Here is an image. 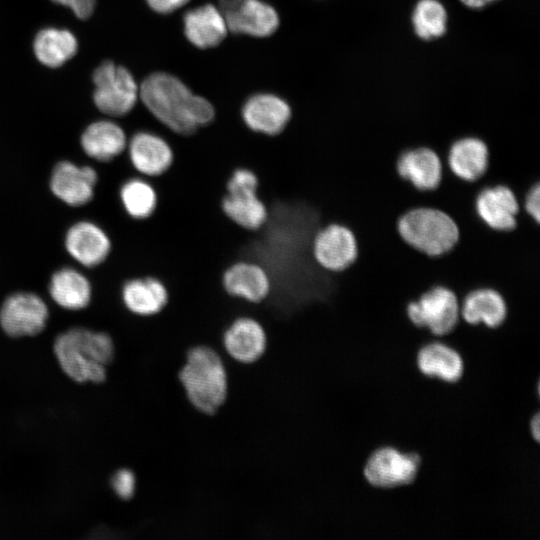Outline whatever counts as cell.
Instances as JSON below:
<instances>
[{"label": "cell", "instance_id": "1", "mask_svg": "<svg viewBox=\"0 0 540 540\" xmlns=\"http://www.w3.org/2000/svg\"><path fill=\"white\" fill-rule=\"evenodd\" d=\"M140 96L155 118L180 135L196 132L215 115L208 100L193 94L180 79L165 72L149 75L141 85Z\"/></svg>", "mask_w": 540, "mask_h": 540}, {"label": "cell", "instance_id": "2", "mask_svg": "<svg viewBox=\"0 0 540 540\" xmlns=\"http://www.w3.org/2000/svg\"><path fill=\"white\" fill-rule=\"evenodd\" d=\"M53 352L61 370L71 380L100 384L106 380L115 346L105 332L74 327L55 338Z\"/></svg>", "mask_w": 540, "mask_h": 540}, {"label": "cell", "instance_id": "3", "mask_svg": "<svg viewBox=\"0 0 540 540\" xmlns=\"http://www.w3.org/2000/svg\"><path fill=\"white\" fill-rule=\"evenodd\" d=\"M400 238L412 249L429 257L450 252L460 236L459 226L446 211L434 206H415L396 223Z\"/></svg>", "mask_w": 540, "mask_h": 540}, {"label": "cell", "instance_id": "4", "mask_svg": "<svg viewBox=\"0 0 540 540\" xmlns=\"http://www.w3.org/2000/svg\"><path fill=\"white\" fill-rule=\"evenodd\" d=\"M179 377L190 403L203 413L216 412L227 397L226 369L219 354L210 347L190 349Z\"/></svg>", "mask_w": 540, "mask_h": 540}, {"label": "cell", "instance_id": "5", "mask_svg": "<svg viewBox=\"0 0 540 540\" xmlns=\"http://www.w3.org/2000/svg\"><path fill=\"white\" fill-rule=\"evenodd\" d=\"M405 313L412 325L435 338L450 335L461 322L460 298L450 287L436 284L406 304Z\"/></svg>", "mask_w": 540, "mask_h": 540}, {"label": "cell", "instance_id": "6", "mask_svg": "<svg viewBox=\"0 0 540 540\" xmlns=\"http://www.w3.org/2000/svg\"><path fill=\"white\" fill-rule=\"evenodd\" d=\"M422 464L418 452H404L394 446H381L366 458L362 476L373 489L394 490L413 484Z\"/></svg>", "mask_w": 540, "mask_h": 540}, {"label": "cell", "instance_id": "7", "mask_svg": "<svg viewBox=\"0 0 540 540\" xmlns=\"http://www.w3.org/2000/svg\"><path fill=\"white\" fill-rule=\"evenodd\" d=\"M310 255L317 267L329 273H340L352 266L359 255L358 239L346 224L332 221L320 226L312 235Z\"/></svg>", "mask_w": 540, "mask_h": 540}, {"label": "cell", "instance_id": "8", "mask_svg": "<svg viewBox=\"0 0 540 540\" xmlns=\"http://www.w3.org/2000/svg\"><path fill=\"white\" fill-rule=\"evenodd\" d=\"M94 102L97 108L111 116H122L134 107L138 87L132 74L113 62H103L93 74Z\"/></svg>", "mask_w": 540, "mask_h": 540}, {"label": "cell", "instance_id": "9", "mask_svg": "<svg viewBox=\"0 0 540 540\" xmlns=\"http://www.w3.org/2000/svg\"><path fill=\"white\" fill-rule=\"evenodd\" d=\"M49 310L37 294L17 292L8 296L0 307V326L10 337H29L41 333Z\"/></svg>", "mask_w": 540, "mask_h": 540}, {"label": "cell", "instance_id": "10", "mask_svg": "<svg viewBox=\"0 0 540 540\" xmlns=\"http://www.w3.org/2000/svg\"><path fill=\"white\" fill-rule=\"evenodd\" d=\"M478 219L496 232H509L518 223L521 205L515 191L506 184L485 185L474 199Z\"/></svg>", "mask_w": 540, "mask_h": 540}, {"label": "cell", "instance_id": "11", "mask_svg": "<svg viewBox=\"0 0 540 540\" xmlns=\"http://www.w3.org/2000/svg\"><path fill=\"white\" fill-rule=\"evenodd\" d=\"M227 28L254 37L272 35L279 26L277 11L262 0H220Z\"/></svg>", "mask_w": 540, "mask_h": 540}, {"label": "cell", "instance_id": "12", "mask_svg": "<svg viewBox=\"0 0 540 540\" xmlns=\"http://www.w3.org/2000/svg\"><path fill=\"white\" fill-rule=\"evenodd\" d=\"M398 176L422 192L436 190L446 170L443 159L431 147L415 146L403 150L395 164Z\"/></svg>", "mask_w": 540, "mask_h": 540}, {"label": "cell", "instance_id": "13", "mask_svg": "<svg viewBox=\"0 0 540 540\" xmlns=\"http://www.w3.org/2000/svg\"><path fill=\"white\" fill-rule=\"evenodd\" d=\"M415 366L425 378L445 384L458 383L465 373L462 355L443 338L433 337L423 343L416 352Z\"/></svg>", "mask_w": 540, "mask_h": 540}, {"label": "cell", "instance_id": "14", "mask_svg": "<svg viewBox=\"0 0 540 540\" xmlns=\"http://www.w3.org/2000/svg\"><path fill=\"white\" fill-rule=\"evenodd\" d=\"M490 162L487 143L476 136H464L454 140L445 155L446 170L455 178L474 183L483 178Z\"/></svg>", "mask_w": 540, "mask_h": 540}, {"label": "cell", "instance_id": "15", "mask_svg": "<svg viewBox=\"0 0 540 540\" xmlns=\"http://www.w3.org/2000/svg\"><path fill=\"white\" fill-rule=\"evenodd\" d=\"M507 315V301L493 287L474 288L460 299V318L468 325L496 329L505 322Z\"/></svg>", "mask_w": 540, "mask_h": 540}, {"label": "cell", "instance_id": "16", "mask_svg": "<svg viewBox=\"0 0 540 540\" xmlns=\"http://www.w3.org/2000/svg\"><path fill=\"white\" fill-rule=\"evenodd\" d=\"M291 115L289 104L270 93L251 96L242 108V118L246 126L254 132L268 136L283 132Z\"/></svg>", "mask_w": 540, "mask_h": 540}, {"label": "cell", "instance_id": "17", "mask_svg": "<svg viewBox=\"0 0 540 540\" xmlns=\"http://www.w3.org/2000/svg\"><path fill=\"white\" fill-rule=\"evenodd\" d=\"M96 181L97 173L92 167L62 161L53 169L50 188L64 203L82 206L93 198Z\"/></svg>", "mask_w": 540, "mask_h": 540}, {"label": "cell", "instance_id": "18", "mask_svg": "<svg viewBox=\"0 0 540 540\" xmlns=\"http://www.w3.org/2000/svg\"><path fill=\"white\" fill-rule=\"evenodd\" d=\"M224 290L231 296L259 303L271 292L272 282L268 271L252 261H238L222 275Z\"/></svg>", "mask_w": 540, "mask_h": 540}, {"label": "cell", "instance_id": "19", "mask_svg": "<svg viewBox=\"0 0 540 540\" xmlns=\"http://www.w3.org/2000/svg\"><path fill=\"white\" fill-rule=\"evenodd\" d=\"M127 148L131 164L146 177L164 174L174 161V153L169 143L151 132L136 133L129 141Z\"/></svg>", "mask_w": 540, "mask_h": 540}, {"label": "cell", "instance_id": "20", "mask_svg": "<svg viewBox=\"0 0 540 540\" xmlns=\"http://www.w3.org/2000/svg\"><path fill=\"white\" fill-rule=\"evenodd\" d=\"M65 247L78 263L93 267L107 258L111 242L101 227L90 221H80L68 229Z\"/></svg>", "mask_w": 540, "mask_h": 540}, {"label": "cell", "instance_id": "21", "mask_svg": "<svg viewBox=\"0 0 540 540\" xmlns=\"http://www.w3.org/2000/svg\"><path fill=\"white\" fill-rule=\"evenodd\" d=\"M228 354L241 363H252L264 353L267 337L262 325L253 318L234 320L223 336Z\"/></svg>", "mask_w": 540, "mask_h": 540}, {"label": "cell", "instance_id": "22", "mask_svg": "<svg viewBox=\"0 0 540 540\" xmlns=\"http://www.w3.org/2000/svg\"><path fill=\"white\" fill-rule=\"evenodd\" d=\"M184 34L194 46L207 49L219 45L227 34L224 17L215 6L205 4L193 8L183 17Z\"/></svg>", "mask_w": 540, "mask_h": 540}, {"label": "cell", "instance_id": "23", "mask_svg": "<svg viewBox=\"0 0 540 540\" xmlns=\"http://www.w3.org/2000/svg\"><path fill=\"white\" fill-rule=\"evenodd\" d=\"M126 308L139 316H152L164 309L169 300L165 284L155 277L135 278L122 288Z\"/></svg>", "mask_w": 540, "mask_h": 540}, {"label": "cell", "instance_id": "24", "mask_svg": "<svg viewBox=\"0 0 540 540\" xmlns=\"http://www.w3.org/2000/svg\"><path fill=\"white\" fill-rule=\"evenodd\" d=\"M83 151L97 161H110L127 147L124 130L114 122L102 120L90 124L81 136Z\"/></svg>", "mask_w": 540, "mask_h": 540}, {"label": "cell", "instance_id": "25", "mask_svg": "<svg viewBox=\"0 0 540 540\" xmlns=\"http://www.w3.org/2000/svg\"><path fill=\"white\" fill-rule=\"evenodd\" d=\"M91 284L80 271L65 267L56 271L49 283L53 301L67 310L84 309L91 300Z\"/></svg>", "mask_w": 540, "mask_h": 540}, {"label": "cell", "instance_id": "26", "mask_svg": "<svg viewBox=\"0 0 540 540\" xmlns=\"http://www.w3.org/2000/svg\"><path fill=\"white\" fill-rule=\"evenodd\" d=\"M221 209L229 220L247 230H258L268 220V209L257 192L226 193Z\"/></svg>", "mask_w": 540, "mask_h": 540}, {"label": "cell", "instance_id": "27", "mask_svg": "<svg viewBox=\"0 0 540 540\" xmlns=\"http://www.w3.org/2000/svg\"><path fill=\"white\" fill-rule=\"evenodd\" d=\"M77 41L67 30L48 28L40 31L34 41L37 59L48 67H59L75 55Z\"/></svg>", "mask_w": 540, "mask_h": 540}, {"label": "cell", "instance_id": "28", "mask_svg": "<svg viewBox=\"0 0 540 540\" xmlns=\"http://www.w3.org/2000/svg\"><path fill=\"white\" fill-rule=\"evenodd\" d=\"M120 199L127 214L137 220L149 218L158 203L155 188L142 178L127 180L120 189Z\"/></svg>", "mask_w": 540, "mask_h": 540}, {"label": "cell", "instance_id": "29", "mask_svg": "<svg viewBox=\"0 0 540 540\" xmlns=\"http://www.w3.org/2000/svg\"><path fill=\"white\" fill-rule=\"evenodd\" d=\"M412 20L417 35L426 40L439 37L446 30V11L437 0L419 1Z\"/></svg>", "mask_w": 540, "mask_h": 540}, {"label": "cell", "instance_id": "30", "mask_svg": "<svg viewBox=\"0 0 540 540\" xmlns=\"http://www.w3.org/2000/svg\"><path fill=\"white\" fill-rule=\"evenodd\" d=\"M259 179L254 171L240 167L235 169L226 183L227 193L257 192Z\"/></svg>", "mask_w": 540, "mask_h": 540}, {"label": "cell", "instance_id": "31", "mask_svg": "<svg viewBox=\"0 0 540 540\" xmlns=\"http://www.w3.org/2000/svg\"><path fill=\"white\" fill-rule=\"evenodd\" d=\"M135 476L129 469L118 470L111 479V486L114 492L121 499H130L135 491Z\"/></svg>", "mask_w": 540, "mask_h": 540}, {"label": "cell", "instance_id": "32", "mask_svg": "<svg viewBox=\"0 0 540 540\" xmlns=\"http://www.w3.org/2000/svg\"><path fill=\"white\" fill-rule=\"evenodd\" d=\"M521 210L540 223V182L533 184L520 200Z\"/></svg>", "mask_w": 540, "mask_h": 540}, {"label": "cell", "instance_id": "33", "mask_svg": "<svg viewBox=\"0 0 540 540\" xmlns=\"http://www.w3.org/2000/svg\"><path fill=\"white\" fill-rule=\"evenodd\" d=\"M55 3L69 7L80 19L88 18L95 6V0H52Z\"/></svg>", "mask_w": 540, "mask_h": 540}, {"label": "cell", "instance_id": "34", "mask_svg": "<svg viewBox=\"0 0 540 540\" xmlns=\"http://www.w3.org/2000/svg\"><path fill=\"white\" fill-rule=\"evenodd\" d=\"M148 5L156 12L168 14L184 6L189 0H146Z\"/></svg>", "mask_w": 540, "mask_h": 540}, {"label": "cell", "instance_id": "35", "mask_svg": "<svg viewBox=\"0 0 540 540\" xmlns=\"http://www.w3.org/2000/svg\"><path fill=\"white\" fill-rule=\"evenodd\" d=\"M528 430L530 432V436L532 437V440H534L537 444H539L540 443V414L539 412H536L534 415H532L531 419L529 420Z\"/></svg>", "mask_w": 540, "mask_h": 540}, {"label": "cell", "instance_id": "36", "mask_svg": "<svg viewBox=\"0 0 540 540\" xmlns=\"http://www.w3.org/2000/svg\"><path fill=\"white\" fill-rule=\"evenodd\" d=\"M462 3L472 8H480L494 0H460Z\"/></svg>", "mask_w": 540, "mask_h": 540}]
</instances>
